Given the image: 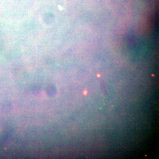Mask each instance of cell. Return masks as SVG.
Instances as JSON below:
<instances>
[{"instance_id":"cell-1","label":"cell","mask_w":159,"mask_h":159,"mask_svg":"<svg viewBox=\"0 0 159 159\" xmlns=\"http://www.w3.org/2000/svg\"><path fill=\"white\" fill-rule=\"evenodd\" d=\"M58 6L60 10H62V7L61 6H60L59 5Z\"/></svg>"}]
</instances>
